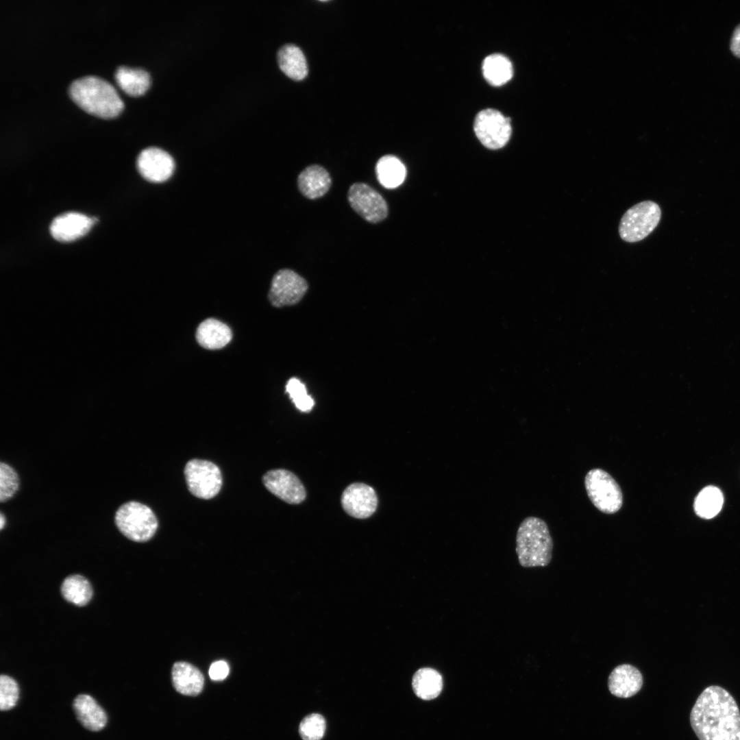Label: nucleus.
<instances>
[{
	"mask_svg": "<svg viewBox=\"0 0 740 740\" xmlns=\"http://www.w3.org/2000/svg\"><path fill=\"white\" fill-rule=\"evenodd\" d=\"M661 217L659 206L643 201L629 208L622 216L619 234L622 240L635 243L646 238L658 225Z\"/></svg>",
	"mask_w": 740,
	"mask_h": 740,
	"instance_id": "5",
	"label": "nucleus"
},
{
	"mask_svg": "<svg viewBox=\"0 0 740 740\" xmlns=\"http://www.w3.org/2000/svg\"><path fill=\"white\" fill-rule=\"evenodd\" d=\"M584 485L591 502L600 511L614 514L621 509V489L607 471L600 468L591 469L585 476Z\"/></svg>",
	"mask_w": 740,
	"mask_h": 740,
	"instance_id": "6",
	"label": "nucleus"
},
{
	"mask_svg": "<svg viewBox=\"0 0 740 740\" xmlns=\"http://www.w3.org/2000/svg\"><path fill=\"white\" fill-rule=\"evenodd\" d=\"M96 221L82 213L66 212L52 221L50 233L58 241H73L87 234Z\"/></svg>",
	"mask_w": 740,
	"mask_h": 740,
	"instance_id": "14",
	"label": "nucleus"
},
{
	"mask_svg": "<svg viewBox=\"0 0 740 740\" xmlns=\"http://www.w3.org/2000/svg\"><path fill=\"white\" fill-rule=\"evenodd\" d=\"M308 288L307 281L289 269L279 270L273 277L269 293L270 302L275 307L297 304Z\"/></svg>",
	"mask_w": 740,
	"mask_h": 740,
	"instance_id": "10",
	"label": "nucleus"
},
{
	"mask_svg": "<svg viewBox=\"0 0 740 740\" xmlns=\"http://www.w3.org/2000/svg\"><path fill=\"white\" fill-rule=\"evenodd\" d=\"M347 199L352 209L371 223H379L388 216V208L384 197L365 183L356 182L351 185Z\"/></svg>",
	"mask_w": 740,
	"mask_h": 740,
	"instance_id": "9",
	"label": "nucleus"
},
{
	"mask_svg": "<svg viewBox=\"0 0 740 740\" xmlns=\"http://www.w3.org/2000/svg\"><path fill=\"white\" fill-rule=\"evenodd\" d=\"M184 476L189 491L197 497L211 499L221 490V471L210 461L200 459L189 460L184 468Z\"/></svg>",
	"mask_w": 740,
	"mask_h": 740,
	"instance_id": "7",
	"label": "nucleus"
},
{
	"mask_svg": "<svg viewBox=\"0 0 740 740\" xmlns=\"http://www.w3.org/2000/svg\"><path fill=\"white\" fill-rule=\"evenodd\" d=\"M64 598L78 606L86 605L92 598V589L88 580L80 575L66 578L61 586Z\"/></svg>",
	"mask_w": 740,
	"mask_h": 740,
	"instance_id": "25",
	"label": "nucleus"
},
{
	"mask_svg": "<svg viewBox=\"0 0 740 740\" xmlns=\"http://www.w3.org/2000/svg\"><path fill=\"white\" fill-rule=\"evenodd\" d=\"M230 671L227 663L224 661H215L210 667L209 676L213 680H222L225 679Z\"/></svg>",
	"mask_w": 740,
	"mask_h": 740,
	"instance_id": "31",
	"label": "nucleus"
},
{
	"mask_svg": "<svg viewBox=\"0 0 740 740\" xmlns=\"http://www.w3.org/2000/svg\"><path fill=\"white\" fill-rule=\"evenodd\" d=\"M482 71L486 81L495 86H502L508 82L513 73L509 59L499 53L491 54L484 60Z\"/></svg>",
	"mask_w": 740,
	"mask_h": 740,
	"instance_id": "24",
	"label": "nucleus"
},
{
	"mask_svg": "<svg viewBox=\"0 0 740 740\" xmlns=\"http://www.w3.org/2000/svg\"><path fill=\"white\" fill-rule=\"evenodd\" d=\"M115 524L127 539L135 542H145L155 534L158 523L152 510L136 501L122 504L116 510Z\"/></svg>",
	"mask_w": 740,
	"mask_h": 740,
	"instance_id": "4",
	"label": "nucleus"
},
{
	"mask_svg": "<svg viewBox=\"0 0 740 740\" xmlns=\"http://www.w3.org/2000/svg\"><path fill=\"white\" fill-rule=\"evenodd\" d=\"M724 497L721 491L713 486L704 488L696 497L694 510L696 514L704 519H711L721 510Z\"/></svg>",
	"mask_w": 740,
	"mask_h": 740,
	"instance_id": "26",
	"label": "nucleus"
},
{
	"mask_svg": "<svg viewBox=\"0 0 740 740\" xmlns=\"http://www.w3.org/2000/svg\"><path fill=\"white\" fill-rule=\"evenodd\" d=\"M326 722L323 715L311 713L300 722L299 734L303 740H321L325 732Z\"/></svg>",
	"mask_w": 740,
	"mask_h": 740,
	"instance_id": "27",
	"label": "nucleus"
},
{
	"mask_svg": "<svg viewBox=\"0 0 740 740\" xmlns=\"http://www.w3.org/2000/svg\"><path fill=\"white\" fill-rule=\"evenodd\" d=\"M172 681L175 689L186 695H196L201 692L204 678L201 672L186 662L175 663L172 668Z\"/></svg>",
	"mask_w": 740,
	"mask_h": 740,
	"instance_id": "18",
	"label": "nucleus"
},
{
	"mask_svg": "<svg viewBox=\"0 0 740 740\" xmlns=\"http://www.w3.org/2000/svg\"><path fill=\"white\" fill-rule=\"evenodd\" d=\"M278 62L281 70L294 80H301L307 75L305 56L301 50L293 44L284 45L279 49Z\"/></svg>",
	"mask_w": 740,
	"mask_h": 740,
	"instance_id": "21",
	"label": "nucleus"
},
{
	"mask_svg": "<svg viewBox=\"0 0 740 740\" xmlns=\"http://www.w3.org/2000/svg\"><path fill=\"white\" fill-rule=\"evenodd\" d=\"M232 336V331L226 324L212 318L201 322L196 332L198 343L208 349L223 347L231 341Z\"/></svg>",
	"mask_w": 740,
	"mask_h": 740,
	"instance_id": "19",
	"label": "nucleus"
},
{
	"mask_svg": "<svg viewBox=\"0 0 740 740\" xmlns=\"http://www.w3.org/2000/svg\"><path fill=\"white\" fill-rule=\"evenodd\" d=\"M699 740H740V711L733 696L718 685L705 688L690 713Z\"/></svg>",
	"mask_w": 740,
	"mask_h": 740,
	"instance_id": "1",
	"label": "nucleus"
},
{
	"mask_svg": "<svg viewBox=\"0 0 740 740\" xmlns=\"http://www.w3.org/2000/svg\"><path fill=\"white\" fill-rule=\"evenodd\" d=\"M643 685V676L634 666L625 663L617 665L608 676V687L615 696L628 698L639 692Z\"/></svg>",
	"mask_w": 740,
	"mask_h": 740,
	"instance_id": "15",
	"label": "nucleus"
},
{
	"mask_svg": "<svg viewBox=\"0 0 740 740\" xmlns=\"http://www.w3.org/2000/svg\"><path fill=\"white\" fill-rule=\"evenodd\" d=\"M554 543L548 526L542 519L525 518L517 531L516 553L521 567L547 566L552 558Z\"/></svg>",
	"mask_w": 740,
	"mask_h": 740,
	"instance_id": "3",
	"label": "nucleus"
},
{
	"mask_svg": "<svg viewBox=\"0 0 740 740\" xmlns=\"http://www.w3.org/2000/svg\"><path fill=\"white\" fill-rule=\"evenodd\" d=\"M71 99L86 112L101 117H114L123 103L114 86L106 80L86 75L74 79L69 86Z\"/></svg>",
	"mask_w": 740,
	"mask_h": 740,
	"instance_id": "2",
	"label": "nucleus"
},
{
	"mask_svg": "<svg viewBox=\"0 0 740 740\" xmlns=\"http://www.w3.org/2000/svg\"><path fill=\"white\" fill-rule=\"evenodd\" d=\"M375 174L381 185L387 188H394L404 182L406 171L399 159L392 155H386L378 160Z\"/></svg>",
	"mask_w": 740,
	"mask_h": 740,
	"instance_id": "23",
	"label": "nucleus"
},
{
	"mask_svg": "<svg viewBox=\"0 0 740 740\" xmlns=\"http://www.w3.org/2000/svg\"><path fill=\"white\" fill-rule=\"evenodd\" d=\"M730 48L733 55L740 58V24L733 31Z\"/></svg>",
	"mask_w": 740,
	"mask_h": 740,
	"instance_id": "32",
	"label": "nucleus"
},
{
	"mask_svg": "<svg viewBox=\"0 0 740 740\" xmlns=\"http://www.w3.org/2000/svg\"><path fill=\"white\" fill-rule=\"evenodd\" d=\"M262 480L271 493L288 504H299L306 498L304 485L294 473L288 470H271L264 474Z\"/></svg>",
	"mask_w": 740,
	"mask_h": 740,
	"instance_id": "12",
	"label": "nucleus"
},
{
	"mask_svg": "<svg viewBox=\"0 0 740 740\" xmlns=\"http://www.w3.org/2000/svg\"><path fill=\"white\" fill-rule=\"evenodd\" d=\"M441 674L431 667L419 669L413 675L412 687L415 695L424 700L434 699L443 689Z\"/></svg>",
	"mask_w": 740,
	"mask_h": 740,
	"instance_id": "22",
	"label": "nucleus"
},
{
	"mask_svg": "<svg viewBox=\"0 0 740 740\" xmlns=\"http://www.w3.org/2000/svg\"><path fill=\"white\" fill-rule=\"evenodd\" d=\"M299 192L309 199L323 197L330 190L332 178L328 171L322 166L312 164L306 167L297 177Z\"/></svg>",
	"mask_w": 740,
	"mask_h": 740,
	"instance_id": "16",
	"label": "nucleus"
},
{
	"mask_svg": "<svg viewBox=\"0 0 740 740\" xmlns=\"http://www.w3.org/2000/svg\"><path fill=\"white\" fill-rule=\"evenodd\" d=\"M19 698V688L12 677L2 674L0 678V708L8 711L14 708Z\"/></svg>",
	"mask_w": 740,
	"mask_h": 740,
	"instance_id": "30",
	"label": "nucleus"
},
{
	"mask_svg": "<svg viewBox=\"0 0 740 740\" xmlns=\"http://www.w3.org/2000/svg\"><path fill=\"white\" fill-rule=\"evenodd\" d=\"M136 166L145 180L158 183L166 181L171 176L175 162L166 151L156 147H149L138 154Z\"/></svg>",
	"mask_w": 740,
	"mask_h": 740,
	"instance_id": "11",
	"label": "nucleus"
},
{
	"mask_svg": "<svg viewBox=\"0 0 740 740\" xmlns=\"http://www.w3.org/2000/svg\"><path fill=\"white\" fill-rule=\"evenodd\" d=\"M114 79L121 89L132 96L143 94L150 84L149 73L140 67L119 66L114 72Z\"/></svg>",
	"mask_w": 740,
	"mask_h": 740,
	"instance_id": "20",
	"label": "nucleus"
},
{
	"mask_svg": "<svg viewBox=\"0 0 740 740\" xmlns=\"http://www.w3.org/2000/svg\"><path fill=\"white\" fill-rule=\"evenodd\" d=\"M473 129L482 144L492 149L504 147L512 131L510 119L494 109L480 111L476 116Z\"/></svg>",
	"mask_w": 740,
	"mask_h": 740,
	"instance_id": "8",
	"label": "nucleus"
},
{
	"mask_svg": "<svg viewBox=\"0 0 740 740\" xmlns=\"http://www.w3.org/2000/svg\"><path fill=\"white\" fill-rule=\"evenodd\" d=\"M286 391L297 409L301 412L312 410L314 402L308 394L305 385L297 378H291L286 385Z\"/></svg>",
	"mask_w": 740,
	"mask_h": 740,
	"instance_id": "29",
	"label": "nucleus"
},
{
	"mask_svg": "<svg viewBox=\"0 0 740 740\" xmlns=\"http://www.w3.org/2000/svg\"><path fill=\"white\" fill-rule=\"evenodd\" d=\"M344 510L350 516L358 519L370 517L376 510L378 497L374 489L363 483L349 485L341 496Z\"/></svg>",
	"mask_w": 740,
	"mask_h": 740,
	"instance_id": "13",
	"label": "nucleus"
},
{
	"mask_svg": "<svg viewBox=\"0 0 740 740\" xmlns=\"http://www.w3.org/2000/svg\"><path fill=\"white\" fill-rule=\"evenodd\" d=\"M19 477L16 470L6 463L0 464V501L10 500L19 488Z\"/></svg>",
	"mask_w": 740,
	"mask_h": 740,
	"instance_id": "28",
	"label": "nucleus"
},
{
	"mask_svg": "<svg viewBox=\"0 0 740 740\" xmlns=\"http://www.w3.org/2000/svg\"><path fill=\"white\" fill-rule=\"evenodd\" d=\"M75 715L79 723L91 731H99L107 724V715L97 702L87 694H79L73 702Z\"/></svg>",
	"mask_w": 740,
	"mask_h": 740,
	"instance_id": "17",
	"label": "nucleus"
},
{
	"mask_svg": "<svg viewBox=\"0 0 740 740\" xmlns=\"http://www.w3.org/2000/svg\"><path fill=\"white\" fill-rule=\"evenodd\" d=\"M5 517L1 513L0 515V529L2 530L5 524Z\"/></svg>",
	"mask_w": 740,
	"mask_h": 740,
	"instance_id": "33",
	"label": "nucleus"
}]
</instances>
